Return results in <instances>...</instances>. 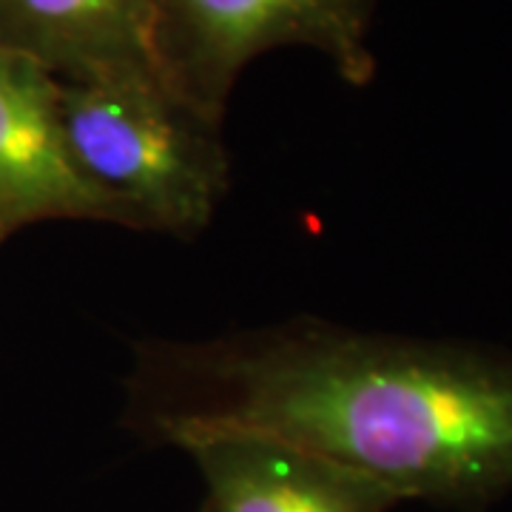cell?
<instances>
[{"label":"cell","instance_id":"obj_1","mask_svg":"<svg viewBox=\"0 0 512 512\" xmlns=\"http://www.w3.org/2000/svg\"><path fill=\"white\" fill-rule=\"evenodd\" d=\"M126 424L183 447L202 433L282 439L407 501L481 510L512 493V356L291 319L202 342H148Z\"/></svg>","mask_w":512,"mask_h":512},{"label":"cell","instance_id":"obj_2","mask_svg":"<svg viewBox=\"0 0 512 512\" xmlns=\"http://www.w3.org/2000/svg\"><path fill=\"white\" fill-rule=\"evenodd\" d=\"M57 123L77 180L114 225L194 237L214 220L231 183L220 126L160 74L57 80Z\"/></svg>","mask_w":512,"mask_h":512},{"label":"cell","instance_id":"obj_3","mask_svg":"<svg viewBox=\"0 0 512 512\" xmlns=\"http://www.w3.org/2000/svg\"><path fill=\"white\" fill-rule=\"evenodd\" d=\"M382 0H154L163 83L222 126L245 66L274 49H311L350 86L376 77L370 29Z\"/></svg>","mask_w":512,"mask_h":512},{"label":"cell","instance_id":"obj_4","mask_svg":"<svg viewBox=\"0 0 512 512\" xmlns=\"http://www.w3.org/2000/svg\"><path fill=\"white\" fill-rule=\"evenodd\" d=\"M180 450L202 476L200 512H390L404 504L379 481L262 433H202Z\"/></svg>","mask_w":512,"mask_h":512},{"label":"cell","instance_id":"obj_5","mask_svg":"<svg viewBox=\"0 0 512 512\" xmlns=\"http://www.w3.org/2000/svg\"><path fill=\"white\" fill-rule=\"evenodd\" d=\"M37 220L111 222L69 165L57 123V80L0 43V228Z\"/></svg>","mask_w":512,"mask_h":512},{"label":"cell","instance_id":"obj_6","mask_svg":"<svg viewBox=\"0 0 512 512\" xmlns=\"http://www.w3.org/2000/svg\"><path fill=\"white\" fill-rule=\"evenodd\" d=\"M0 43L63 83L160 74L154 0H0Z\"/></svg>","mask_w":512,"mask_h":512},{"label":"cell","instance_id":"obj_7","mask_svg":"<svg viewBox=\"0 0 512 512\" xmlns=\"http://www.w3.org/2000/svg\"><path fill=\"white\" fill-rule=\"evenodd\" d=\"M3 237H6V231H3V228H0V239H3Z\"/></svg>","mask_w":512,"mask_h":512}]
</instances>
